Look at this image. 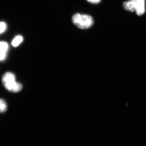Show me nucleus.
I'll list each match as a JSON object with an SVG mask.
<instances>
[{"label": "nucleus", "mask_w": 146, "mask_h": 146, "mask_svg": "<svg viewBox=\"0 0 146 146\" xmlns=\"http://www.w3.org/2000/svg\"><path fill=\"white\" fill-rule=\"evenodd\" d=\"M2 81L5 89L10 92L18 93L23 88L21 83L16 82V76L11 72L5 73L3 76Z\"/></svg>", "instance_id": "1"}, {"label": "nucleus", "mask_w": 146, "mask_h": 146, "mask_svg": "<svg viewBox=\"0 0 146 146\" xmlns=\"http://www.w3.org/2000/svg\"><path fill=\"white\" fill-rule=\"evenodd\" d=\"M72 21L75 25L82 29L90 28L94 24V19L91 16L80 13L74 14Z\"/></svg>", "instance_id": "2"}, {"label": "nucleus", "mask_w": 146, "mask_h": 146, "mask_svg": "<svg viewBox=\"0 0 146 146\" xmlns=\"http://www.w3.org/2000/svg\"><path fill=\"white\" fill-rule=\"evenodd\" d=\"M5 24L4 23H3V22L0 23V34L3 32L5 31Z\"/></svg>", "instance_id": "8"}, {"label": "nucleus", "mask_w": 146, "mask_h": 146, "mask_svg": "<svg viewBox=\"0 0 146 146\" xmlns=\"http://www.w3.org/2000/svg\"><path fill=\"white\" fill-rule=\"evenodd\" d=\"M136 3V10L138 16H141L145 12V1L137 0Z\"/></svg>", "instance_id": "4"}, {"label": "nucleus", "mask_w": 146, "mask_h": 146, "mask_svg": "<svg viewBox=\"0 0 146 146\" xmlns=\"http://www.w3.org/2000/svg\"><path fill=\"white\" fill-rule=\"evenodd\" d=\"M7 110V104L4 100L0 99V112H5Z\"/></svg>", "instance_id": "7"}, {"label": "nucleus", "mask_w": 146, "mask_h": 146, "mask_svg": "<svg viewBox=\"0 0 146 146\" xmlns=\"http://www.w3.org/2000/svg\"><path fill=\"white\" fill-rule=\"evenodd\" d=\"M23 41V37L21 36H16L12 42V45L13 47H17L22 43Z\"/></svg>", "instance_id": "6"}, {"label": "nucleus", "mask_w": 146, "mask_h": 146, "mask_svg": "<svg viewBox=\"0 0 146 146\" xmlns=\"http://www.w3.org/2000/svg\"><path fill=\"white\" fill-rule=\"evenodd\" d=\"M87 1L92 3H100L101 0H87Z\"/></svg>", "instance_id": "9"}, {"label": "nucleus", "mask_w": 146, "mask_h": 146, "mask_svg": "<svg viewBox=\"0 0 146 146\" xmlns=\"http://www.w3.org/2000/svg\"><path fill=\"white\" fill-rule=\"evenodd\" d=\"M131 1H136V0H131Z\"/></svg>", "instance_id": "10"}, {"label": "nucleus", "mask_w": 146, "mask_h": 146, "mask_svg": "<svg viewBox=\"0 0 146 146\" xmlns=\"http://www.w3.org/2000/svg\"><path fill=\"white\" fill-rule=\"evenodd\" d=\"M123 7L125 10L131 11H133L136 10V1L126 2L123 3Z\"/></svg>", "instance_id": "5"}, {"label": "nucleus", "mask_w": 146, "mask_h": 146, "mask_svg": "<svg viewBox=\"0 0 146 146\" xmlns=\"http://www.w3.org/2000/svg\"><path fill=\"white\" fill-rule=\"evenodd\" d=\"M8 50V45L4 42H0V61L5 60Z\"/></svg>", "instance_id": "3"}]
</instances>
